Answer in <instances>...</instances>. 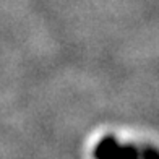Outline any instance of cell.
Masks as SVG:
<instances>
[{"instance_id":"obj_1","label":"cell","mask_w":159,"mask_h":159,"mask_svg":"<svg viewBox=\"0 0 159 159\" xmlns=\"http://www.w3.org/2000/svg\"><path fill=\"white\" fill-rule=\"evenodd\" d=\"M94 154L99 157H117V156H159V151L156 149H138L133 144H120L115 141V138L107 136L102 141L98 143Z\"/></svg>"}]
</instances>
